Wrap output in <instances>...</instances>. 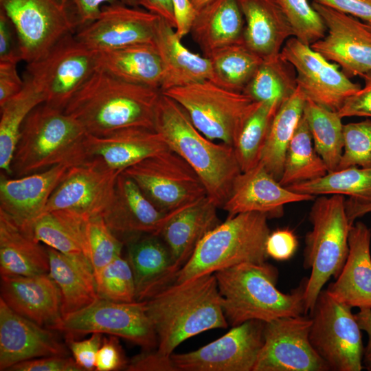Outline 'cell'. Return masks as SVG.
<instances>
[{"instance_id":"55","label":"cell","mask_w":371,"mask_h":371,"mask_svg":"<svg viewBox=\"0 0 371 371\" xmlns=\"http://www.w3.org/2000/svg\"><path fill=\"white\" fill-rule=\"evenodd\" d=\"M70 2L79 23V27L94 21L104 5L122 3L138 7L136 0H70Z\"/></svg>"},{"instance_id":"48","label":"cell","mask_w":371,"mask_h":371,"mask_svg":"<svg viewBox=\"0 0 371 371\" xmlns=\"http://www.w3.org/2000/svg\"><path fill=\"white\" fill-rule=\"evenodd\" d=\"M91 334L89 338L82 341H76L73 337H67L73 358L82 371L95 370L96 355L103 338L102 333Z\"/></svg>"},{"instance_id":"60","label":"cell","mask_w":371,"mask_h":371,"mask_svg":"<svg viewBox=\"0 0 371 371\" xmlns=\"http://www.w3.org/2000/svg\"><path fill=\"white\" fill-rule=\"evenodd\" d=\"M355 315L361 330L368 334V344L363 349L362 363L363 368L371 371V309H359Z\"/></svg>"},{"instance_id":"59","label":"cell","mask_w":371,"mask_h":371,"mask_svg":"<svg viewBox=\"0 0 371 371\" xmlns=\"http://www.w3.org/2000/svg\"><path fill=\"white\" fill-rule=\"evenodd\" d=\"M138 6L165 19L175 28V21L171 0H136Z\"/></svg>"},{"instance_id":"61","label":"cell","mask_w":371,"mask_h":371,"mask_svg":"<svg viewBox=\"0 0 371 371\" xmlns=\"http://www.w3.org/2000/svg\"><path fill=\"white\" fill-rule=\"evenodd\" d=\"M197 10L201 9L212 0H190Z\"/></svg>"},{"instance_id":"13","label":"cell","mask_w":371,"mask_h":371,"mask_svg":"<svg viewBox=\"0 0 371 371\" xmlns=\"http://www.w3.org/2000/svg\"><path fill=\"white\" fill-rule=\"evenodd\" d=\"M58 330L67 337L106 333L133 342L145 350L157 347V337L145 301L117 302L98 298L93 303L63 317Z\"/></svg>"},{"instance_id":"33","label":"cell","mask_w":371,"mask_h":371,"mask_svg":"<svg viewBox=\"0 0 371 371\" xmlns=\"http://www.w3.org/2000/svg\"><path fill=\"white\" fill-rule=\"evenodd\" d=\"M286 188L313 196H348V199H345V207L351 225L356 218L371 212V167L352 166L337 170L321 178Z\"/></svg>"},{"instance_id":"36","label":"cell","mask_w":371,"mask_h":371,"mask_svg":"<svg viewBox=\"0 0 371 371\" xmlns=\"http://www.w3.org/2000/svg\"><path fill=\"white\" fill-rule=\"evenodd\" d=\"M87 220L67 210L46 212L33 223L30 233L49 247L90 262L86 236Z\"/></svg>"},{"instance_id":"41","label":"cell","mask_w":371,"mask_h":371,"mask_svg":"<svg viewBox=\"0 0 371 371\" xmlns=\"http://www.w3.org/2000/svg\"><path fill=\"white\" fill-rule=\"evenodd\" d=\"M210 61L212 80L226 89L243 92L263 60L243 43L224 47L213 52Z\"/></svg>"},{"instance_id":"27","label":"cell","mask_w":371,"mask_h":371,"mask_svg":"<svg viewBox=\"0 0 371 371\" xmlns=\"http://www.w3.org/2000/svg\"><path fill=\"white\" fill-rule=\"evenodd\" d=\"M126 259L133 275L136 301L147 300L175 282L177 271L168 247L158 235L127 239Z\"/></svg>"},{"instance_id":"12","label":"cell","mask_w":371,"mask_h":371,"mask_svg":"<svg viewBox=\"0 0 371 371\" xmlns=\"http://www.w3.org/2000/svg\"><path fill=\"white\" fill-rule=\"evenodd\" d=\"M161 212L170 213L207 196L193 168L168 149L148 157L122 172Z\"/></svg>"},{"instance_id":"58","label":"cell","mask_w":371,"mask_h":371,"mask_svg":"<svg viewBox=\"0 0 371 371\" xmlns=\"http://www.w3.org/2000/svg\"><path fill=\"white\" fill-rule=\"evenodd\" d=\"M175 21V32L182 38L190 33L198 10L190 0H171Z\"/></svg>"},{"instance_id":"15","label":"cell","mask_w":371,"mask_h":371,"mask_svg":"<svg viewBox=\"0 0 371 371\" xmlns=\"http://www.w3.org/2000/svg\"><path fill=\"white\" fill-rule=\"evenodd\" d=\"M296 71L297 87L306 98L331 111L341 108L345 100L361 87L310 45L295 37L289 38L280 52Z\"/></svg>"},{"instance_id":"20","label":"cell","mask_w":371,"mask_h":371,"mask_svg":"<svg viewBox=\"0 0 371 371\" xmlns=\"http://www.w3.org/2000/svg\"><path fill=\"white\" fill-rule=\"evenodd\" d=\"M58 164L33 174L9 178L0 177V210L8 214L24 230L30 229L44 213L53 192L71 167Z\"/></svg>"},{"instance_id":"19","label":"cell","mask_w":371,"mask_h":371,"mask_svg":"<svg viewBox=\"0 0 371 371\" xmlns=\"http://www.w3.org/2000/svg\"><path fill=\"white\" fill-rule=\"evenodd\" d=\"M327 27L326 36L311 45L327 60L337 64L348 78L371 72V31L352 16L313 1Z\"/></svg>"},{"instance_id":"47","label":"cell","mask_w":371,"mask_h":371,"mask_svg":"<svg viewBox=\"0 0 371 371\" xmlns=\"http://www.w3.org/2000/svg\"><path fill=\"white\" fill-rule=\"evenodd\" d=\"M343 138V153L337 170L371 167V120L344 124Z\"/></svg>"},{"instance_id":"24","label":"cell","mask_w":371,"mask_h":371,"mask_svg":"<svg viewBox=\"0 0 371 371\" xmlns=\"http://www.w3.org/2000/svg\"><path fill=\"white\" fill-rule=\"evenodd\" d=\"M84 145L87 160H98L120 172L148 157L170 149L163 136L155 130L135 126L104 135L87 133Z\"/></svg>"},{"instance_id":"7","label":"cell","mask_w":371,"mask_h":371,"mask_svg":"<svg viewBox=\"0 0 371 371\" xmlns=\"http://www.w3.org/2000/svg\"><path fill=\"white\" fill-rule=\"evenodd\" d=\"M312 229L305 238L304 267L311 269L304 291L306 313H310L327 281L337 278L347 259L351 224L343 195H323L314 201L309 214Z\"/></svg>"},{"instance_id":"16","label":"cell","mask_w":371,"mask_h":371,"mask_svg":"<svg viewBox=\"0 0 371 371\" xmlns=\"http://www.w3.org/2000/svg\"><path fill=\"white\" fill-rule=\"evenodd\" d=\"M265 322L249 320L194 351L171 355L179 371H253L263 345Z\"/></svg>"},{"instance_id":"5","label":"cell","mask_w":371,"mask_h":371,"mask_svg":"<svg viewBox=\"0 0 371 371\" xmlns=\"http://www.w3.org/2000/svg\"><path fill=\"white\" fill-rule=\"evenodd\" d=\"M82 126L64 111L45 103L26 118L12 161L14 177L58 164L75 166L87 160Z\"/></svg>"},{"instance_id":"8","label":"cell","mask_w":371,"mask_h":371,"mask_svg":"<svg viewBox=\"0 0 371 371\" xmlns=\"http://www.w3.org/2000/svg\"><path fill=\"white\" fill-rule=\"evenodd\" d=\"M188 113L194 126L211 140L234 146L249 115L258 102L204 80L161 91Z\"/></svg>"},{"instance_id":"31","label":"cell","mask_w":371,"mask_h":371,"mask_svg":"<svg viewBox=\"0 0 371 371\" xmlns=\"http://www.w3.org/2000/svg\"><path fill=\"white\" fill-rule=\"evenodd\" d=\"M49 271L47 248L0 210L1 276H32Z\"/></svg>"},{"instance_id":"54","label":"cell","mask_w":371,"mask_h":371,"mask_svg":"<svg viewBox=\"0 0 371 371\" xmlns=\"http://www.w3.org/2000/svg\"><path fill=\"white\" fill-rule=\"evenodd\" d=\"M128 371H179L171 355H165L156 350H146L132 358L126 368Z\"/></svg>"},{"instance_id":"44","label":"cell","mask_w":371,"mask_h":371,"mask_svg":"<svg viewBox=\"0 0 371 371\" xmlns=\"http://www.w3.org/2000/svg\"><path fill=\"white\" fill-rule=\"evenodd\" d=\"M98 298L117 302H133L135 287L127 259L117 256L95 275Z\"/></svg>"},{"instance_id":"29","label":"cell","mask_w":371,"mask_h":371,"mask_svg":"<svg viewBox=\"0 0 371 371\" xmlns=\"http://www.w3.org/2000/svg\"><path fill=\"white\" fill-rule=\"evenodd\" d=\"M218 208L206 196L174 211L166 221L159 236L168 247L177 271L201 239L221 223Z\"/></svg>"},{"instance_id":"30","label":"cell","mask_w":371,"mask_h":371,"mask_svg":"<svg viewBox=\"0 0 371 371\" xmlns=\"http://www.w3.org/2000/svg\"><path fill=\"white\" fill-rule=\"evenodd\" d=\"M175 27L161 17L154 44L159 54L163 78L161 91L204 80H212L210 59L190 51Z\"/></svg>"},{"instance_id":"23","label":"cell","mask_w":371,"mask_h":371,"mask_svg":"<svg viewBox=\"0 0 371 371\" xmlns=\"http://www.w3.org/2000/svg\"><path fill=\"white\" fill-rule=\"evenodd\" d=\"M1 298L14 312L51 330L63 319L60 290L49 273L1 276Z\"/></svg>"},{"instance_id":"35","label":"cell","mask_w":371,"mask_h":371,"mask_svg":"<svg viewBox=\"0 0 371 371\" xmlns=\"http://www.w3.org/2000/svg\"><path fill=\"white\" fill-rule=\"evenodd\" d=\"M98 52V68L124 81L161 90L163 67L154 43Z\"/></svg>"},{"instance_id":"53","label":"cell","mask_w":371,"mask_h":371,"mask_svg":"<svg viewBox=\"0 0 371 371\" xmlns=\"http://www.w3.org/2000/svg\"><path fill=\"white\" fill-rule=\"evenodd\" d=\"M21 60L16 30L7 14L0 9V62L17 64Z\"/></svg>"},{"instance_id":"11","label":"cell","mask_w":371,"mask_h":371,"mask_svg":"<svg viewBox=\"0 0 371 371\" xmlns=\"http://www.w3.org/2000/svg\"><path fill=\"white\" fill-rule=\"evenodd\" d=\"M0 9L14 25L26 63L39 59L79 28L70 0H0Z\"/></svg>"},{"instance_id":"9","label":"cell","mask_w":371,"mask_h":371,"mask_svg":"<svg viewBox=\"0 0 371 371\" xmlns=\"http://www.w3.org/2000/svg\"><path fill=\"white\" fill-rule=\"evenodd\" d=\"M98 54L79 41L74 34H69L43 56L27 63L25 76L42 92L44 103L64 111L98 68Z\"/></svg>"},{"instance_id":"26","label":"cell","mask_w":371,"mask_h":371,"mask_svg":"<svg viewBox=\"0 0 371 371\" xmlns=\"http://www.w3.org/2000/svg\"><path fill=\"white\" fill-rule=\"evenodd\" d=\"M371 230L361 221L350 227L349 251L344 267L327 292L336 300L359 309H371Z\"/></svg>"},{"instance_id":"50","label":"cell","mask_w":371,"mask_h":371,"mask_svg":"<svg viewBox=\"0 0 371 371\" xmlns=\"http://www.w3.org/2000/svg\"><path fill=\"white\" fill-rule=\"evenodd\" d=\"M298 242L295 234L288 229H278L270 232L266 241L269 257L278 261L290 259L295 253Z\"/></svg>"},{"instance_id":"39","label":"cell","mask_w":371,"mask_h":371,"mask_svg":"<svg viewBox=\"0 0 371 371\" xmlns=\"http://www.w3.org/2000/svg\"><path fill=\"white\" fill-rule=\"evenodd\" d=\"M328 172L325 162L313 144L308 124L303 114L288 146L279 183L288 187L321 178Z\"/></svg>"},{"instance_id":"45","label":"cell","mask_w":371,"mask_h":371,"mask_svg":"<svg viewBox=\"0 0 371 371\" xmlns=\"http://www.w3.org/2000/svg\"><path fill=\"white\" fill-rule=\"evenodd\" d=\"M86 236L90 262L95 276L121 256L123 242L110 229L102 216L91 217L87 221Z\"/></svg>"},{"instance_id":"40","label":"cell","mask_w":371,"mask_h":371,"mask_svg":"<svg viewBox=\"0 0 371 371\" xmlns=\"http://www.w3.org/2000/svg\"><path fill=\"white\" fill-rule=\"evenodd\" d=\"M304 115L316 152L325 162L328 172L337 169L343 153L341 119L336 111L306 98Z\"/></svg>"},{"instance_id":"57","label":"cell","mask_w":371,"mask_h":371,"mask_svg":"<svg viewBox=\"0 0 371 371\" xmlns=\"http://www.w3.org/2000/svg\"><path fill=\"white\" fill-rule=\"evenodd\" d=\"M337 11L371 23V0H313Z\"/></svg>"},{"instance_id":"4","label":"cell","mask_w":371,"mask_h":371,"mask_svg":"<svg viewBox=\"0 0 371 371\" xmlns=\"http://www.w3.org/2000/svg\"><path fill=\"white\" fill-rule=\"evenodd\" d=\"M224 315L235 326L249 320L263 322L306 315V278L291 293L276 288L277 269L267 262L243 263L214 273Z\"/></svg>"},{"instance_id":"38","label":"cell","mask_w":371,"mask_h":371,"mask_svg":"<svg viewBox=\"0 0 371 371\" xmlns=\"http://www.w3.org/2000/svg\"><path fill=\"white\" fill-rule=\"evenodd\" d=\"M22 89L1 107L0 168L12 176V161L22 126L30 113L45 102L42 92L25 76Z\"/></svg>"},{"instance_id":"18","label":"cell","mask_w":371,"mask_h":371,"mask_svg":"<svg viewBox=\"0 0 371 371\" xmlns=\"http://www.w3.org/2000/svg\"><path fill=\"white\" fill-rule=\"evenodd\" d=\"M161 17L145 9L122 3L102 7L98 16L74 34L84 45L97 52L140 43H154Z\"/></svg>"},{"instance_id":"56","label":"cell","mask_w":371,"mask_h":371,"mask_svg":"<svg viewBox=\"0 0 371 371\" xmlns=\"http://www.w3.org/2000/svg\"><path fill=\"white\" fill-rule=\"evenodd\" d=\"M16 63L0 62V106L18 93L24 85L17 71Z\"/></svg>"},{"instance_id":"14","label":"cell","mask_w":371,"mask_h":371,"mask_svg":"<svg viewBox=\"0 0 371 371\" xmlns=\"http://www.w3.org/2000/svg\"><path fill=\"white\" fill-rule=\"evenodd\" d=\"M310 315L280 317L265 322L263 345L253 371H328L312 346Z\"/></svg>"},{"instance_id":"22","label":"cell","mask_w":371,"mask_h":371,"mask_svg":"<svg viewBox=\"0 0 371 371\" xmlns=\"http://www.w3.org/2000/svg\"><path fill=\"white\" fill-rule=\"evenodd\" d=\"M56 355H67L56 334L19 315L0 298V370L25 360Z\"/></svg>"},{"instance_id":"3","label":"cell","mask_w":371,"mask_h":371,"mask_svg":"<svg viewBox=\"0 0 371 371\" xmlns=\"http://www.w3.org/2000/svg\"><path fill=\"white\" fill-rule=\"evenodd\" d=\"M155 130L163 136L169 148L193 168L207 196L222 208L242 172L234 147L215 143L203 135L186 111L162 93L156 109Z\"/></svg>"},{"instance_id":"37","label":"cell","mask_w":371,"mask_h":371,"mask_svg":"<svg viewBox=\"0 0 371 371\" xmlns=\"http://www.w3.org/2000/svg\"><path fill=\"white\" fill-rule=\"evenodd\" d=\"M306 98L297 87L276 113L269 127L260 163L279 181L286 153L295 128L302 117Z\"/></svg>"},{"instance_id":"1","label":"cell","mask_w":371,"mask_h":371,"mask_svg":"<svg viewBox=\"0 0 371 371\" xmlns=\"http://www.w3.org/2000/svg\"><path fill=\"white\" fill-rule=\"evenodd\" d=\"M161 95L159 89L124 81L97 68L64 111L93 135L135 126L155 130Z\"/></svg>"},{"instance_id":"42","label":"cell","mask_w":371,"mask_h":371,"mask_svg":"<svg viewBox=\"0 0 371 371\" xmlns=\"http://www.w3.org/2000/svg\"><path fill=\"white\" fill-rule=\"evenodd\" d=\"M297 87L294 67L280 54L262 62L243 93L254 101L280 106Z\"/></svg>"},{"instance_id":"49","label":"cell","mask_w":371,"mask_h":371,"mask_svg":"<svg viewBox=\"0 0 371 371\" xmlns=\"http://www.w3.org/2000/svg\"><path fill=\"white\" fill-rule=\"evenodd\" d=\"M8 370L12 371H82L74 358L49 356L19 362Z\"/></svg>"},{"instance_id":"10","label":"cell","mask_w":371,"mask_h":371,"mask_svg":"<svg viewBox=\"0 0 371 371\" xmlns=\"http://www.w3.org/2000/svg\"><path fill=\"white\" fill-rule=\"evenodd\" d=\"M351 308L322 289L309 313L312 319L310 342L330 370L363 368L361 328Z\"/></svg>"},{"instance_id":"17","label":"cell","mask_w":371,"mask_h":371,"mask_svg":"<svg viewBox=\"0 0 371 371\" xmlns=\"http://www.w3.org/2000/svg\"><path fill=\"white\" fill-rule=\"evenodd\" d=\"M120 173L95 159L71 166L53 192L44 212L67 210L87 219L102 216L112 201Z\"/></svg>"},{"instance_id":"62","label":"cell","mask_w":371,"mask_h":371,"mask_svg":"<svg viewBox=\"0 0 371 371\" xmlns=\"http://www.w3.org/2000/svg\"><path fill=\"white\" fill-rule=\"evenodd\" d=\"M364 24H365V25L366 26V27H367L370 31H371V23H370V22H364Z\"/></svg>"},{"instance_id":"6","label":"cell","mask_w":371,"mask_h":371,"mask_svg":"<svg viewBox=\"0 0 371 371\" xmlns=\"http://www.w3.org/2000/svg\"><path fill=\"white\" fill-rule=\"evenodd\" d=\"M267 216L258 212L228 216L199 243L177 271L174 282L214 273L243 263L260 264L269 258L266 241L270 234Z\"/></svg>"},{"instance_id":"28","label":"cell","mask_w":371,"mask_h":371,"mask_svg":"<svg viewBox=\"0 0 371 371\" xmlns=\"http://www.w3.org/2000/svg\"><path fill=\"white\" fill-rule=\"evenodd\" d=\"M245 18L243 43L263 60L280 55L292 26L280 0H238Z\"/></svg>"},{"instance_id":"2","label":"cell","mask_w":371,"mask_h":371,"mask_svg":"<svg viewBox=\"0 0 371 371\" xmlns=\"http://www.w3.org/2000/svg\"><path fill=\"white\" fill-rule=\"evenodd\" d=\"M145 302L157 337V350L165 355L190 337L229 325L214 273L174 282Z\"/></svg>"},{"instance_id":"25","label":"cell","mask_w":371,"mask_h":371,"mask_svg":"<svg viewBox=\"0 0 371 371\" xmlns=\"http://www.w3.org/2000/svg\"><path fill=\"white\" fill-rule=\"evenodd\" d=\"M173 212L160 211L137 184L122 172L112 201L102 217L115 234L126 235L128 239L143 234L159 236Z\"/></svg>"},{"instance_id":"34","label":"cell","mask_w":371,"mask_h":371,"mask_svg":"<svg viewBox=\"0 0 371 371\" xmlns=\"http://www.w3.org/2000/svg\"><path fill=\"white\" fill-rule=\"evenodd\" d=\"M49 275L61 295L63 317L89 305L98 297L92 266L85 258L60 253L47 247Z\"/></svg>"},{"instance_id":"43","label":"cell","mask_w":371,"mask_h":371,"mask_svg":"<svg viewBox=\"0 0 371 371\" xmlns=\"http://www.w3.org/2000/svg\"><path fill=\"white\" fill-rule=\"evenodd\" d=\"M279 107L258 102L245 121L233 146L241 172L260 163L270 125Z\"/></svg>"},{"instance_id":"46","label":"cell","mask_w":371,"mask_h":371,"mask_svg":"<svg viewBox=\"0 0 371 371\" xmlns=\"http://www.w3.org/2000/svg\"><path fill=\"white\" fill-rule=\"evenodd\" d=\"M280 3L292 26L293 37L311 46L326 36L325 22L308 0H280Z\"/></svg>"},{"instance_id":"32","label":"cell","mask_w":371,"mask_h":371,"mask_svg":"<svg viewBox=\"0 0 371 371\" xmlns=\"http://www.w3.org/2000/svg\"><path fill=\"white\" fill-rule=\"evenodd\" d=\"M244 28L238 0H212L198 10L190 33L207 58L218 49L243 43Z\"/></svg>"},{"instance_id":"51","label":"cell","mask_w":371,"mask_h":371,"mask_svg":"<svg viewBox=\"0 0 371 371\" xmlns=\"http://www.w3.org/2000/svg\"><path fill=\"white\" fill-rule=\"evenodd\" d=\"M128 364L115 336L104 337L96 355L95 370L113 371L126 368Z\"/></svg>"},{"instance_id":"52","label":"cell","mask_w":371,"mask_h":371,"mask_svg":"<svg viewBox=\"0 0 371 371\" xmlns=\"http://www.w3.org/2000/svg\"><path fill=\"white\" fill-rule=\"evenodd\" d=\"M365 85L349 96L337 113L341 118L346 117H371V72L363 77Z\"/></svg>"},{"instance_id":"21","label":"cell","mask_w":371,"mask_h":371,"mask_svg":"<svg viewBox=\"0 0 371 371\" xmlns=\"http://www.w3.org/2000/svg\"><path fill=\"white\" fill-rule=\"evenodd\" d=\"M314 196L293 192L282 186L260 162L236 177L222 208L228 216L258 212L268 218H280L284 214V205L311 201Z\"/></svg>"}]
</instances>
